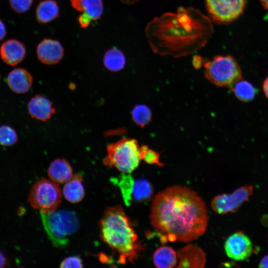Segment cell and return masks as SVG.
<instances>
[{
    "mask_svg": "<svg viewBox=\"0 0 268 268\" xmlns=\"http://www.w3.org/2000/svg\"><path fill=\"white\" fill-rule=\"evenodd\" d=\"M253 192V186L247 185L239 187L231 194L217 195L211 201V208L220 214L235 212L249 200Z\"/></svg>",
    "mask_w": 268,
    "mask_h": 268,
    "instance_id": "cell-9",
    "label": "cell"
},
{
    "mask_svg": "<svg viewBox=\"0 0 268 268\" xmlns=\"http://www.w3.org/2000/svg\"><path fill=\"white\" fill-rule=\"evenodd\" d=\"M81 259L77 256L68 257L64 259L60 264L61 268H82Z\"/></svg>",
    "mask_w": 268,
    "mask_h": 268,
    "instance_id": "cell-29",
    "label": "cell"
},
{
    "mask_svg": "<svg viewBox=\"0 0 268 268\" xmlns=\"http://www.w3.org/2000/svg\"><path fill=\"white\" fill-rule=\"evenodd\" d=\"M103 62L105 67L112 72H117L122 69L126 64L125 55L120 49L112 48L105 53Z\"/></svg>",
    "mask_w": 268,
    "mask_h": 268,
    "instance_id": "cell-21",
    "label": "cell"
},
{
    "mask_svg": "<svg viewBox=\"0 0 268 268\" xmlns=\"http://www.w3.org/2000/svg\"><path fill=\"white\" fill-rule=\"evenodd\" d=\"M230 88L236 97L244 102L252 101L257 93V89L251 83L242 79L237 81Z\"/></svg>",
    "mask_w": 268,
    "mask_h": 268,
    "instance_id": "cell-22",
    "label": "cell"
},
{
    "mask_svg": "<svg viewBox=\"0 0 268 268\" xmlns=\"http://www.w3.org/2000/svg\"><path fill=\"white\" fill-rule=\"evenodd\" d=\"M25 45L15 39L6 41L0 48L2 60L7 65L15 66L21 62L26 55Z\"/></svg>",
    "mask_w": 268,
    "mask_h": 268,
    "instance_id": "cell-14",
    "label": "cell"
},
{
    "mask_svg": "<svg viewBox=\"0 0 268 268\" xmlns=\"http://www.w3.org/2000/svg\"><path fill=\"white\" fill-rule=\"evenodd\" d=\"M104 164L124 173H131L139 165L141 160L140 146L133 138H124L109 144Z\"/></svg>",
    "mask_w": 268,
    "mask_h": 268,
    "instance_id": "cell-4",
    "label": "cell"
},
{
    "mask_svg": "<svg viewBox=\"0 0 268 268\" xmlns=\"http://www.w3.org/2000/svg\"><path fill=\"white\" fill-rule=\"evenodd\" d=\"M33 82L31 74L23 68L11 70L7 75V83L9 88L18 94L25 93L30 89Z\"/></svg>",
    "mask_w": 268,
    "mask_h": 268,
    "instance_id": "cell-15",
    "label": "cell"
},
{
    "mask_svg": "<svg viewBox=\"0 0 268 268\" xmlns=\"http://www.w3.org/2000/svg\"><path fill=\"white\" fill-rule=\"evenodd\" d=\"M92 20V17L86 12H82L78 16L77 21L82 28H86L89 26Z\"/></svg>",
    "mask_w": 268,
    "mask_h": 268,
    "instance_id": "cell-30",
    "label": "cell"
},
{
    "mask_svg": "<svg viewBox=\"0 0 268 268\" xmlns=\"http://www.w3.org/2000/svg\"><path fill=\"white\" fill-rule=\"evenodd\" d=\"M118 184L121 190L123 198L127 204L132 199V191L134 181L131 175L123 174L120 176Z\"/></svg>",
    "mask_w": 268,
    "mask_h": 268,
    "instance_id": "cell-26",
    "label": "cell"
},
{
    "mask_svg": "<svg viewBox=\"0 0 268 268\" xmlns=\"http://www.w3.org/2000/svg\"><path fill=\"white\" fill-rule=\"evenodd\" d=\"M204 62V59L198 55L195 56L192 61L193 66L196 69H199L203 65Z\"/></svg>",
    "mask_w": 268,
    "mask_h": 268,
    "instance_id": "cell-31",
    "label": "cell"
},
{
    "mask_svg": "<svg viewBox=\"0 0 268 268\" xmlns=\"http://www.w3.org/2000/svg\"><path fill=\"white\" fill-rule=\"evenodd\" d=\"M205 76L216 86L231 87L242 79V72L238 62L231 56H216L203 64Z\"/></svg>",
    "mask_w": 268,
    "mask_h": 268,
    "instance_id": "cell-6",
    "label": "cell"
},
{
    "mask_svg": "<svg viewBox=\"0 0 268 268\" xmlns=\"http://www.w3.org/2000/svg\"><path fill=\"white\" fill-rule=\"evenodd\" d=\"M70 3L74 9L86 12L94 20L100 18L103 13L102 0H70Z\"/></svg>",
    "mask_w": 268,
    "mask_h": 268,
    "instance_id": "cell-19",
    "label": "cell"
},
{
    "mask_svg": "<svg viewBox=\"0 0 268 268\" xmlns=\"http://www.w3.org/2000/svg\"><path fill=\"white\" fill-rule=\"evenodd\" d=\"M36 54L41 63L48 65H55L63 59L64 49L59 41L45 38L38 44Z\"/></svg>",
    "mask_w": 268,
    "mask_h": 268,
    "instance_id": "cell-11",
    "label": "cell"
},
{
    "mask_svg": "<svg viewBox=\"0 0 268 268\" xmlns=\"http://www.w3.org/2000/svg\"><path fill=\"white\" fill-rule=\"evenodd\" d=\"M260 1L263 6L268 9V0H260Z\"/></svg>",
    "mask_w": 268,
    "mask_h": 268,
    "instance_id": "cell-36",
    "label": "cell"
},
{
    "mask_svg": "<svg viewBox=\"0 0 268 268\" xmlns=\"http://www.w3.org/2000/svg\"><path fill=\"white\" fill-rule=\"evenodd\" d=\"M27 110L32 118L43 122L50 120L56 112L52 102L46 97L39 94L29 100Z\"/></svg>",
    "mask_w": 268,
    "mask_h": 268,
    "instance_id": "cell-12",
    "label": "cell"
},
{
    "mask_svg": "<svg viewBox=\"0 0 268 268\" xmlns=\"http://www.w3.org/2000/svg\"><path fill=\"white\" fill-rule=\"evenodd\" d=\"M18 140L15 130L7 125L0 127V145L9 146L14 145Z\"/></svg>",
    "mask_w": 268,
    "mask_h": 268,
    "instance_id": "cell-25",
    "label": "cell"
},
{
    "mask_svg": "<svg viewBox=\"0 0 268 268\" xmlns=\"http://www.w3.org/2000/svg\"><path fill=\"white\" fill-rule=\"evenodd\" d=\"M177 254L179 259L177 268H203L205 265V254L200 248L189 245L179 249Z\"/></svg>",
    "mask_w": 268,
    "mask_h": 268,
    "instance_id": "cell-13",
    "label": "cell"
},
{
    "mask_svg": "<svg viewBox=\"0 0 268 268\" xmlns=\"http://www.w3.org/2000/svg\"><path fill=\"white\" fill-rule=\"evenodd\" d=\"M63 193L66 200L71 203L80 201L84 196L82 176L77 174L73 175L64 185Z\"/></svg>",
    "mask_w": 268,
    "mask_h": 268,
    "instance_id": "cell-18",
    "label": "cell"
},
{
    "mask_svg": "<svg viewBox=\"0 0 268 268\" xmlns=\"http://www.w3.org/2000/svg\"><path fill=\"white\" fill-rule=\"evenodd\" d=\"M177 252L171 247L162 246L158 248L153 255V262L158 268H172L177 263Z\"/></svg>",
    "mask_w": 268,
    "mask_h": 268,
    "instance_id": "cell-20",
    "label": "cell"
},
{
    "mask_svg": "<svg viewBox=\"0 0 268 268\" xmlns=\"http://www.w3.org/2000/svg\"><path fill=\"white\" fill-rule=\"evenodd\" d=\"M133 121L138 126L143 128L151 121L152 114L150 109L144 105H137L131 112Z\"/></svg>",
    "mask_w": 268,
    "mask_h": 268,
    "instance_id": "cell-24",
    "label": "cell"
},
{
    "mask_svg": "<svg viewBox=\"0 0 268 268\" xmlns=\"http://www.w3.org/2000/svg\"><path fill=\"white\" fill-rule=\"evenodd\" d=\"M48 175L51 180L58 184L66 183L73 176L72 169L67 160L57 158L50 164Z\"/></svg>",
    "mask_w": 268,
    "mask_h": 268,
    "instance_id": "cell-16",
    "label": "cell"
},
{
    "mask_svg": "<svg viewBox=\"0 0 268 268\" xmlns=\"http://www.w3.org/2000/svg\"><path fill=\"white\" fill-rule=\"evenodd\" d=\"M153 189L151 184L146 180L140 179L134 181L132 198L137 201H147L151 198Z\"/></svg>",
    "mask_w": 268,
    "mask_h": 268,
    "instance_id": "cell-23",
    "label": "cell"
},
{
    "mask_svg": "<svg viewBox=\"0 0 268 268\" xmlns=\"http://www.w3.org/2000/svg\"><path fill=\"white\" fill-rule=\"evenodd\" d=\"M6 34V30L3 22L0 19V41L4 39Z\"/></svg>",
    "mask_w": 268,
    "mask_h": 268,
    "instance_id": "cell-33",
    "label": "cell"
},
{
    "mask_svg": "<svg viewBox=\"0 0 268 268\" xmlns=\"http://www.w3.org/2000/svg\"><path fill=\"white\" fill-rule=\"evenodd\" d=\"M8 265V260L4 254L0 250V268H5Z\"/></svg>",
    "mask_w": 268,
    "mask_h": 268,
    "instance_id": "cell-32",
    "label": "cell"
},
{
    "mask_svg": "<svg viewBox=\"0 0 268 268\" xmlns=\"http://www.w3.org/2000/svg\"><path fill=\"white\" fill-rule=\"evenodd\" d=\"M35 14L39 23L46 24L59 17L60 7L55 0H42L37 5Z\"/></svg>",
    "mask_w": 268,
    "mask_h": 268,
    "instance_id": "cell-17",
    "label": "cell"
},
{
    "mask_svg": "<svg viewBox=\"0 0 268 268\" xmlns=\"http://www.w3.org/2000/svg\"><path fill=\"white\" fill-rule=\"evenodd\" d=\"M103 241L118 253V262L132 264L140 257L144 246L138 239L131 221L120 205L107 207L99 223Z\"/></svg>",
    "mask_w": 268,
    "mask_h": 268,
    "instance_id": "cell-3",
    "label": "cell"
},
{
    "mask_svg": "<svg viewBox=\"0 0 268 268\" xmlns=\"http://www.w3.org/2000/svg\"><path fill=\"white\" fill-rule=\"evenodd\" d=\"M224 249L228 257L233 260L242 261L252 255L253 247L250 238L244 232L238 231L227 239Z\"/></svg>",
    "mask_w": 268,
    "mask_h": 268,
    "instance_id": "cell-10",
    "label": "cell"
},
{
    "mask_svg": "<svg viewBox=\"0 0 268 268\" xmlns=\"http://www.w3.org/2000/svg\"><path fill=\"white\" fill-rule=\"evenodd\" d=\"M62 201V193L58 183L44 178L32 186L28 201L40 213H49L58 208Z\"/></svg>",
    "mask_w": 268,
    "mask_h": 268,
    "instance_id": "cell-7",
    "label": "cell"
},
{
    "mask_svg": "<svg viewBox=\"0 0 268 268\" xmlns=\"http://www.w3.org/2000/svg\"><path fill=\"white\" fill-rule=\"evenodd\" d=\"M262 87L265 96L268 99V76L264 80Z\"/></svg>",
    "mask_w": 268,
    "mask_h": 268,
    "instance_id": "cell-35",
    "label": "cell"
},
{
    "mask_svg": "<svg viewBox=\"0 0 268 268\" xmlns=\"http://www.w3.org/2000/svg\"><path fill=\"white\" fill-rule=\"evenodd\" d=\"M259 267L260 268H268V255L262 258L259 264Z\"/></svg>",
    "mask_w": 268,
    "mask_h": 268,
    "instance_id": "cell-34",
    "label": "cell"
},
{
    "mask_svg": "<svg viewBox=\"0 0 268 268\" xmlns=\"http://www.w3.org/2000/svg\"><path fill=\"white\" fill-rule=\"evenodd\" d=\"M46 232L55 246L67 245L69 237L76 231L79 221L75 213L71 211L59 210L40 213Z\"/></svg>",
    "mask_w": 268,
    "mask_h": 268,
    "instance_id": "cell-5",
    "label": "cell"
},
{
    "mask_svg": "<svg viewBox=\"0 0 268 268\" xmlns=\"http://www.w3.org/2000/svg\"><path fill=\"white\" fill-rule=\"evenodd\" d=\"M141 158L150 164H155L159 166H163V164L159 161V154L157 152L149 149L146 145L140 146Z\"/></svg>",
    "mask_w": 268,
    "mask_h": 268,
    "instance_id": "cell-27",
    "label": "cell"
},
{
    "mask_svg": "<svg viewBox=\"0 0 268 268\" xmlns=\"http://www.w3.org/2000/svg\"><path fill=\"white\" fill-rule=\"evenodd\" d=\"M33 0H9L11 9L15 12L22 13L28 11L31 7Z\"/></svg>",
    "mask_w": 268,
    "mask_h": 268,
    "instance_id": "cell-28",
    "label": "cell"
},
{
    "mask_svg": "<svg viewBox=\"0 0 268 268\" xmlns=\"http://www.w3.org/2000/svg\"><path fill=\"white\" fill-rule=\"evenodd\" d=\"M149 217L162 243L196 240L205 232L208 220L201 197L180 186L168 187L155 196Z\"/></svg>",
    "mask_w": 268,
    "mask_h": 268,
    "instance_id": "cell-1",
    "label": "cell"
},
{
    "mask_svg": "<svg viewBox=\"0 0 268 268\" xmlns=\"http://www.w3.org/2000/svg\"><path fill=\"white\" fill-rule=\"evenodd\" d=\"M246 0H205L210 19L217 24H228L243 12Z\"/></svg>",
    "mask_w": 268,
    "mask_h": 268,
    "instance_id": "cell-8",
    "label": "cell"
},
{
    "mask_svg": "<svg viewBox=\"0 0 268 268\" xmlns=\"http://www.w3.org/2000/svg\"><path fill=\"white\" fill-rule=\"evenodd\" d=\"M214 29L211 19L194 7H179L154 18L145 29L149 45L156 54L179 58L204 47Z\"/></svg>",
    "mask_w": 268,
    "mask_h": 268,
    "instance_id": "cell-2",
    "label": "cell"
}]
</instances>
